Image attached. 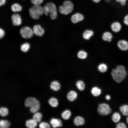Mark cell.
<instances>
[{
  "label": "cell",
  "instance_id": "43",
  "mask_svg": "<svg viewBox=\"0 0 128 128\" xmlns=\"http://www.w3.org/2000/svg\"><path fill=\"white\" fill-rule=\"evenodd\" d=\"M93 1L96 3H98L101 0H92Z\"/></svg>",
  "mask_w": 128,
  "mask_h": 128
},
{
  "label": "cell",
  "instance_id": "19",
  "mask_svg": "<svg viewBox=\"0 0 128 128\" xmlns=\"http://www.w3.org/2000/svg\"><path fill=\"white\" fill-rule=\"evenodd\" d=\"M113 36L111 33L109 32H104L102 36L103 40L108 42H110L111 41Z\"/></svg>",
  "mask_w": 128,
  "mask_h": 128
},
{
  "label": "cell",
  "instance_id": "15",
  "mask_svg": "<svg viewBox=\"0 0 128 128\" xmlns=\"http://www.w3.org/2000/svg\"><path fill=\"white\" fill-rule=\"evenodd\" d=\"M112 30L114 32H117L121 30V25L120 23L118 22H115L112 23L111 25Z\"/></svg>",
  "mask_w": 128,
  "mask_h": 128
},
{
  "label": "cell",
  "instance_id": "40",
  "mask_svg": "<svg viewBox=\"0 0 128 128\" xmlns=\"http://www.w3.org/2000/svg\"><path fill=\"white\" fill-rule=\"evenodd\" d=\"M5 32L4 30L1 28L0 29V38H2L5 35Z\"/></svg>",
  "mask_w": 128,
  "mask_h": 128
},
{
  "label": "cell",
  "instance_id": "3",
  "mask_svg": "<svg viewBox=\"0 0 128 128\" xmlns=\"http://www.w3.org/2000/svg\"><path fill=\"white\" fill-rule=\"evenodd\" d=\"M73 8V3L70 1L66 0L64 2L62 5L59 6V10L61 14L67 15L72 12Z\"/></svg>",
  "mask_w": 128,
  "mask_h": 128
},
{
  "label": "cell",
  "instance_id": "32",
  "mask_svg": "<svg viewBox=\"0 0 128 128\" xmlns=\"http://www.w3.org/2000/svg\"><path fill=\"white\" fill-rule=\"evenodd\" d=\"M8 113V109L5 107H1L0 108V114L1 116L4 117L7 115Z\"/></svg>",
  "mask_w": 128,
  "mask_h": 128
},
{
  "label": "cell",
  "instance_id": "31",
  "mask_svg": "<svg viewBox=\"0 0 128 128\" xmlns=\"http://www.w3.org/2000/svg\"><path fill=\"white\" fill-rule=\"evenodd\" d=\"M87 56V53L85 51L82 50L80 51L78 54V57L80 59H84L86 58Z\"/></svg>",
  "mask_w": 128,
  "mask_h": 128
},
{
  "label": "cell",
  "instance_id": "36",
  "mask_svg": "<svg viewBox=\"0 0 128 128\" xmlns=\"http://www.w3.org/2000/svg\"><path fill=\"white\" fill-rule=\"evenodd\" d=\"M43 12L46 15H47L49 14L47 6L46 5L43 7Z\"/></svg>",
  "mask_w": 128,
  "mask_h": 128
},
{
  "label": "cell",
  "instance_id": "25",
  "mask_svg": "<svg viewBox=\"0 0 128 128\" xmlns=\"http://www.w3.org/2000/svg\"><path fill=\"white\" fill-rule=\"evenodd\" d=\"M122 114L124 116L128 115V105H123L121 106L119 108Z\"/></svg>",
  "mask_w": 128,
  "mask_h": 128
},
{
  "label": "cell",
  "instance_id": "17",
  "mask_svg": "<svg viewBox=\"0 0 128 128\" xmlns=\"http://www.w3.org/2000/svg\"><path fill=\"white\" fill-rule=\"evenodd\" d=\"M25 125L28 128H34L37 125V122L33 119H29L26 121Z\"/></svg>",
  "mask_w": 128,
  "mask_h": 128
},
{
  "label": "cell",
  "instance_id": "22",
  "mask_svg": "<svg viewBox=\"0 0 128 128\" xmlns=\"http://www.w3.org/2000/svg\"><path fill=\"white\" fill-rule=\"evenodd\" d=\"M93 32L91 30H87L85 31L83 34V37L85 39H89L93 34Z\"/></svg>",
  "mask_w": 128,
  "mask_h": 128
},
{
  "label": "cell",
  "instance_id": "18",
  "mask_svg": "<svg viewBox=\"0 0 128 128\" xmlns=\"http://www.w3.org/2000/svg\"><path fill=\"white\" fill-rule=\"evenodd\" d=\"M72 114L71 111L69 110H66L63 112L61 114L62 118L65 120L69 119Z\"/></svg>",
  "mask_w": 128,
  "mask_h": 128
},
{
  "label": "cell",
  "instance_id": "13",
  "mask_svg": "<svg viewBox=\"0 0 128 128\" xmlns=\"http://www.w3.org/2000/svg\"><path fill=\"white\" fill-rule=\"evenodd\" d=\"M29 9L34 11L39 16L42 15L44 13L43 8L39 5L33 6Z\"/></svg>",
  "mask_w": 128,
  "mask_h": 128
},
{
  "label": "cell",
  "instance_id": "6",
  "mask_svg": "<svg viewBox=\"0 0 128 128\" xmlns=\"http://www.w3.org/2000/svg\"><path fill=\"white\" fill-rule=\"evenodd\" d=\"M20 32L22 37L25 39L30 38L32 37L33 33V30L27 26L22 28L20 30Z\"/></svg>",
  "mask_w": 128,
  "mask_h": 128
},
{
  "label": "cell",
  "instance_id": "41",
  "mask_svg": "<svg viewBox=\"0 0 128 128\" xmlns=\"http://www.w3.org/2000/svg\"><path fill=\"white\" fill-rule=\"evenodd\" d=\"M6 0H0V6H2L4 5L6 2Z\"/></svg>",
  "mask_w": 128,
  "mask_h": 128
},
{
  "label": "cell",
  "instance_id": "5",
  "mask_svg": "<svg viewBox=\"0 0 128 128\" xmlns=\"http://www.w3.org/2000/svg\"><path fill=\"white\" fill-rule=\"evenodd\" d=\"M46 5L48 7L50 17L52 20H55L57 18V13L56 6L55 4L51 2L46 4Z\"/></svg>",
  "mask_w": 128,
  "mask_h": 128
},
{
  "label": "cell",
  "instance_id": "14",
  "mask_svg": "<svg viewBox=\"0 0 128 128\" xmlns=\"http://www.w3.org/2000/svg\"><path fill=\"white\" fill-rule=\"evenodd\" d=\"M85 123L84 118L82 117L78 116L76 117L73 120V123L76 126H79L83 125Z\"/></svg>",
  "mask_w": 128,
  "mask_h": 128
},
{
  "label": "cell",
  "instance_id": "16",
  "mask_svg": "<svg viewBox=\"0 0 128 128\" xmlns=\"http://www.w3.org/2000/svg\"><path fill=\"white\" fill-rule=\"evenodd\" d=\"M50 87L52 90L57 91L60 89L61 88V85L58 81H54L51 83L50 85Z\"/></svg>",
  "mask_w": 128,
  "mask_h": 128
},
{
  "label": "cell",
  "instance_id": "44",
  "mask_svg": "<svg viewBox=\"0 0 128 128\" xmlns=\"http://www.w3.org/2000/svg\"><path fill=\"white\" fill-rule=\"evenodd\" d=\"M126 121L127 123L128 124V116L127 117V118L126 119Z\"/></svg>",
  "mask_w": 128,
  "mask_h": 128
},
{
  "label": "cell",
  "instance_id": "24",
  "mask_svg": "<svg viewBox=\"0 0 128 128\" xmlns=\"http://www.w3.org/2000/svg\"><path fill=\"white\" fill-rule=\"evenodd\" d=\"M11 9L12 11L14 12L21 11L22 9V6L18 3H15L11 6Z\"/></svg>",
  "mask_w": 128,
  "mask_h": 128
},
{
  "label": "cell",
  "instance_id": "7",
  "mask_svg": "<svg viewBox=\"0 0 128 128\" xmlns=\"http://www.w3.org/2000/svg\"><path fill=\"white\" fill-rule=\"evenodd\" d=\"M11 19L13 25L19 26L22 23V19L19 14H14L11 16Z\"/></svg>",
  "mask_w": 128,
  "mask_h": 128
},
{
  "label": "cell",
  "instance_id": "12",
  "mask_svg": "<svg viewBox=\"0 0 128 128\" xmlns=\"http://www.w3.org/2000/svg\"><path fill=\"white\" fill-rule=\"evenodd\" d=\"M78 96V94L76 91L74 90H71L67 93V97L69 101L73 102L76 99Z\"/></svg>",
  "mask_w": 128,
  "mask_h": 128
},
{
  "label": "cell",
  "instance_id": "34",
  "mask_svg": "<svg viewBox=\"0 0 128 128\" xmlns=\"http://www.w3.org/2000/svg\"><path fill=\"white\" fill-rule=\"evenodd\" d=\"M39 127L40 128H50V126L47 123L42 122L39 125Z\"/></svg>",
  "mask_w": 128,
  "mask_h": 128
},
{
  "label": "cell",
  "instance_id": "11",
  "mask_svg": "<svg viewBox=\"0 0 128 128\" xmlns=\"http://www.w3.org/2000/svg\"><path fill=\"white\" fill-rule=\"evenodd\" d=\"M117 45L119 48L122 50L125 51L128 50V42L125 40L119 41Z\"/></svg>",
  "mask_w": 128,
  "mask_h": 128
},
{
  "label": "cell",
  "instance_id": "39",
  "mask_svg": "<svg viewBox=\"0 0 128 128\" xmlns=\"http://www.w3.org/2000/svg\"><path fill=\"white\" fill-rule=\"evenodd\" d=\"M123 21L125 24L127 26H128V14L125 16Z\"/></svg>",
  "mask_w": 128,
  "mask_h": 128
},
{
  "label": "cell",
  "instance_id": "27",
  "mask_svg": "<svg viewBox=\"0 0 128 128\" xmlns=\"http://www.w3.org/2000/svg\"><path fill=\"white\" fill-rule=\"evenodd\" d=\"M10 123L7 120L1 119L0 120V127L1 128H7L10 125Z\"/></svg>",
  "mask_w": 128,
  "mask_h": 128
},
{
  "label": "cell",
  "instance_id": "35",
  "mask_svg": "<svg viewBox=\"0 0 128 128\" xmlns=\"http://www.w3.org/2000/svg\"><path fill=\"white\" fill-rule=\"evenodd\" d=\"M32 3L34 5H38L41 4L44 0H30Z\"/></svg>",
  "mask_w": 128,
  "mask_h": 128
},
{
  "label": "cell",
  "instance_id": "28",
  "mask_svg": "<svg viewBox=\"0 0 128 128\" xmlns=\"http://www.w3.org/2000/svg\"><path fill=\"white\" fill-rule=\"evenodd\" d=\"M121 118V116L120 114L118 112L114 113L112 116V119L114 123L119 122Z\"/></svg>",
  "mask_w": 128,
  "mask_h": 128
},
{
  "label": "cell",
  "instance_id": "23",
  "mask_svg": "<svg viewBox=\"0 0 128 128\" xmlns=\"http://www.w3.org/2000/svg\"><path fill=\"white\" fill-rule=\"evenodd\" d=\"M92 95L95 96H97L100 95L101 93V89L97 87H93L91 90Z\"/></svg>",
  "mask_w": 128,
  "mask_h": 128
},
{
  "label": "cell",
  "instance_id": "37",
  "mask_svg": "<svg viewBox=\"0 0 128 128\" xmlns=\"http://www.w3.org/2000/svg\"><path fill=\"white\" fill-rule=\"evenodd\" d=\"M117 128H127L126 125L122 123H118L116 126Z\"/></svg>",
  "mask_w": 128,
  "mask_h": 128
},
{
  "label": "cell",
  "instance_id": "29",
  "mask_svg": "<svg viewBox=\"0 0 128 128\" xmlns=\"http://www.w3.org/2000/svg\"><path fill=\"white\" fill-rule=\"evenodd\" d=\"M98 69L101 72L104 73L106 72L107 69V67L106 65L104 64H100L98 66Z\"/></svg>",
  "mask_w": 128,
  "mask_h": 128
},
{
  "label": "cell",
  "instance_id": "33",
  "mask_svg": "<svg viewBox=\"0 0 128 128\" xmlns=\"http://www.w3.org/2000/svg\"><path fill=\"white\" fill-rule=\"evenodd\" d=\"M29 14L30 17L33 19L37 20L39 18V15L34 11L29 9Z\"/></svg>",
  "mask_w": 128,
  "mask_h": 128
},
{
  "label": "cell",
  "instance_id": "20",
  "mask_svg": "<svg viewBox=\"0 0 128 128\" xmlns=\"http://www.w3.org/2000/svg\"><path fill=\"white\" fill-rule=\"evenodd\" d=\"M48 102L50 105L52 107H55L58 105L59 102L55 98L51 97L49 99Z\"/></svg>",
  "mask_w": 128,
  "mask_h": 128
},
{
  "label": "cell",
  "instance_id": "2",
  "mask_svg": "<svg viewBox=\"0 0 128 128\" xmlns=\"http://www.w3.org/2000/svg\"><path fill=\"white\" fill-rule=\"evenodd\" d=\"M24 105L27 107H30V110L32 113L37 112L40 107L39 101L36 98L32 97L27 98L25 100Z\"/></svg>",
  "mask_w": 128,
  "mask_h": 128
},
{
  "label": "cell",
  "instance_id": "30",
  "mask_svg": "<svg viewBox=\"0 0 128 128\" xmlns=\"http://www.w3.org/2000/svg\"><path fill=\"white\" fill-rule=\"evenodd\" d=\"M30 47L29 44L28 43H26L21 45V49L22 51L24 52H26L28 51Z\"/></svg>",
  "mask_w": 128,
  "mask_h": 128
},
{
  "label": "cell",
  "instance_id": "8",
  "mask_svg": "<svg viewBox=\"0 0 128 128\" xmlns=\"http://www.w3.org/2000/svg\"><path fill=\"white\" fill-rule=\"evenodd\" d=\"M33 31L35 35L39 36H42L45 31L44 29L41 28L39 25H34L33 28Z\"/></svg>",
  "mask_w": 128,
  "mask_h": 128
},
{
  "label": "cell",
  "instance_id": "26",
  "mask_svg": "<svg viewBox=\"0 0 128 128\" xmlns=\"http://www.w3.org/2000/svg\"><path fill=\"white\" fill-rule=\"evenodd\" d=\"M42 117L41 114L39 112H36L34 114L32 118L35 121L37 122H39L41 120Z\"/></svg>",
  "mask_w": 128,
  "mask_h": 128
},
{
  "label": "cell",
  "instance_id": "10",
  "mask_svg": "<svg viewBox=\"0 0 128 128\" xmlns=\"http://www.w3.org/2000/svg\"><path fill=\"white\" fill-rule=\"evenodd\" d=\"M84 18L83 15L79 13H76L73 14L71 17V20L73 23H76L82 20Z\"/></svg>",
  "mask_w": 128,
  "mask_h": 128
},
{
  "label": "cell",
  "instance_id": "42",
  "mask_svg": "<svg viewBox=\"0 0 128 128\" xmlns=\"http://www.w3.org/2000/svg\"><path fill=\"white\" fill-rule=\"evenodd\" d=\"M105 98L106 99L108 100H110V96L109 95H106L105 96Z\"/></svg>",
  "mask_w": 128,
  "mask_h": 128
},
{
  "label": "cell",
  "instance_id": "21",
  "mask_svg": "<svg viewBox=\"0 0 128 128\" xmlns=\"http://www.w3.org/2000/svg\"><path fill=\"white\" fill-rule=\"evenodd\" d=\"M76 85L78 89L79 90L83 91L85 88V84L84 82L82 80H79L77 82Z\"/></svg>",
  "mask_w": 128,
  "mask_h": 128
},
{
  "label": "cell",
  "instance_id": "9",
  "mask_svg": "<svg viewBox=\"0 0 128 128\" xmlns=\"http://www.w3.org/2000/svg\"><path fill=\"white\" fill-rule=\"evenodd\" d=\"M50 123L53 128L61 127L63 124L61 120L59 119L53 118L50 120Z\"/></svg>",
  "mask_w": 128,
  "mask_h": 128
},
{
  "label": "cell",
  "instance_id": "1",
  "mask_svg": "<svg viewBox=\"0 0 128 128\" xmlns=\"http://www.w3.org/2000/svg\"><path fill=\"white\" fill-rule=\"evenodd\" d=\"M111 75L113 78L116 82L120 83L125 78L126 72L123 66L118 65L116 69L112 70Z\"/></svg>",
  "mask_w": 128,
  "mask_h": 128
},
{
  "label": "cell",
  "instance_id": "4",
  "mask_svg": "<svg viewBox=\"0 0 128 128\" xmlns=\"http://www.w3.org/2000/svg\"><path fill=\"white\" fill-rule=\"evenodd\" d=\"M97 111L98 113L102 115H108L111 112V110L109 105L105 103L99 104Z\"/></svg>",
  "mask_w": 128,
  "mask_h": 128
},
{
  "label": "cell",
  "instance_id": "38",
  "mask_svg": "<svg viewBox=\"0 0 128 128\" xmlns=\"http://www.w3.org/2000/svg\"><path fill=\"white\" fill-rule=\"evenodd\" d=\"M117 2L120 3L121 5L123 6L125 5L126 3L127 0H115Z\"/></svg>",
  "mask_w": 128,
  "mask_h": 128
}]
</instances>
